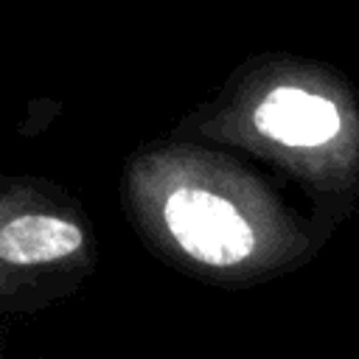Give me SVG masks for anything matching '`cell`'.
<instances>
[{"label":"cell","mask_w":359,"mask_h":359,"mask_svg":"<svg viewBox=\"0 0 359 359\" xmlns=\"http://www.w3.org/2000/svg\"><path fill=\"white\" fill-rule=\"evenodd\" d=\"M255 129L289 149H323L342 132L339 107L303 87H275L266 93L255 112Z\"/></svg>","instance_id":"7a4b0ae2"},{"label":"cell","mask_w":359,"mask_h":359,"mask_svg":"<svg viewBox=\"0 0 359 359\" xmlns=\"http://www.w3.org/2000/svg\"><path fill=\"white\" fill-rule=\"evenodd\" d=\"M163 222L174 241L208 266H233L252 255L255 233L241 210L208 191V188H177L163 205Z\"/></svg>","instance_id":"6da1fadb"},{"label":"cell","mask_w":359,"mask_h":359,"mask_svg":"<svg viewBox=\"0 0 359 359\" xmlns=\"http://www.w3.org/2000/svg\"><path fill=\"white\" fill-rule=\"evenodd\" d=\"M84 233L70 219L53 213H22L0 227V258L8 264H48L73 255Z\"/></svg>","instance_id":"3957f363"}]
</instances>
